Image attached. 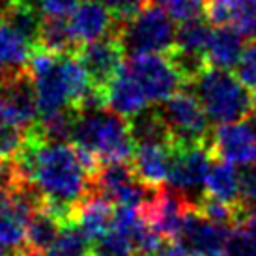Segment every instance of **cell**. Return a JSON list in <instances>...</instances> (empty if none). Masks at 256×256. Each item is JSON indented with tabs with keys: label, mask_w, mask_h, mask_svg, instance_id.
<instances>
[{
	"label": "cell",
	"mask_w": 256,
	"mask_h": 256,
	"mask_svg": "<svg viewBox=\"0 0 256 256\" xmlns=\"http://www.w3.org/2000/svg\"><path fill=\"white\" fill-rule=\"evenodd\" d=\"M252 110L256 112V92L252 94Z\"/></svg>",
	"instance_id": "74e56055"
},
{
	"label": "cell",
	"mask_w": 256,
	"mask_h": 256,
	"mask_svg": "<svg viewBox=\"0 0 256 256\" xmlns=\"http://www.w3.org/2000/svg\"><path fill=\"white\" fill-rule=\"evenodd\" d=\"M178 30L172 17L161 6L146 4L135 15L120 21L118 40L128 56L163 54L176 45Z\"/></svg>",
	"instance_id": "277c9868"
},
{
	"label": "cell",
	"mask_w": 256,
	"mask_h": 256,
	"mask_svg": "<svg viewBox=\"0 0 256 256\" xmlns=\"http://www.w3.org/2000/svg\"><path fill=\"white\" fill-rule=\"evenodd\" d=\"M247 234L256 242V204L254 206H245V212H243V217L240 220V224Z\"/></svg>",
	"instance_id": "1f68e13d"
},
{
	"label": "cell",
	"mask_w": 256,
	"mask_h": 256,
	"mask_svg": "<svg viewBox=\"0 0 256 256\" xmlns=\"http://www.w3.org/2000/svg\"><path fill=\"white\" fill-rule=\"evenodd\" d=\"M94 254L96 256H136L135 245L126 234L118 230L108 232L101 240L94 242Z\"/></svg>",
	"instance_id": "d4e9b609"
},
{
	"label": "cell",
	"mask_w": 256,
	"mask_h": 256,
	"mask_svg": "<svg viewBox=\"0 0 256 256\" xmlns=\"http://www.w3.org/2000/svg\"><path fill=\"white\" fill-rule=\"evenodd\" d=\"M172 144H140L136 146L131 166L144 185L159 189L168 182Z\"/></svg>",
	"instance_id": "4fadbf2b"
},
{
	"label": "cell",
	"mask_w": 256,
	"mask_h": 256,
	"mask_svg": "<svg viewBox=\"0 0 256 256\" xmlns=\"http://www.w3.org/2000/svg\"><path fill=\"white\" fill-rule=\"evenodd\" d=\"M34 45L10 22L0 21V72L26 68Z\"/></svg>",
	"instance_id": "d6986e66"
},
{
	"label": "cell",
	"mask_w": 256,
	"mask_h": 256,
	"mask_svg": "<svg viewBox=\"0 0 256 256\" xmlns=\"http://www.w3.org/2000/svg\"><path fill=\"white\" fill-rule=\"evenodd\" d=\"M243 36L232 26H220L212 32L208 45V62L210 68L230 72L238 68L243 54Z\"/></svg>",
	"instance_id": "2e32d148"
},
{
	"label": "cell",
	"mask_w": 256,
	"mask_h": 256,
	"mask_svg": "<svg viewBox=\"0 0 256 256\" xmlns=\"http://www.w3.org/2000/svg\"><path fill=\"white\" fill-rule=\"evenodd\" d=\"M68 24L77 47L100 42L105 38L118 36V30H120V21L112 10L98 0L80 2L75 14L68 19Z\"/></svg>",
	"instance_id": "8fae6325"
},
{
	"label": "cell",
	"mask_w": 256,
	"mask_h": 256,
	"mask_svg": "<svg viewBox=\"0 0 256 256\" xmlns=\"http://www.w3.org/2000/svg\"><path fill=\"white\" fill-rule=\"evenodd\" d=\"M206 196L226 204H243L240 189V170L234 164L215 159L206 178Z\"/></svg>",
	"instance_id": "ac0fdd59"
},
{
	"label": "cell",
	"mask_w": 256,
	"mask_h": 256,
	"mask_svg": "<svg viewBox=\"0 0 256 256\" xmlns=\"http://www.w3.org/2000/svg\"><path fill=\"white\" fill-rule=\"evenodd\" d=\"M4 8H6V0H0V21H2V15H4Z\"/></svg>",
	"instance_id": "d590c367"
},
{
	"label": "cell",
	"mask_w": 256,
	"mask_h": 256,
	"mask_svg": "<svg viewBox=\"0 0 256 256\" xmlns=\"http://www.w3.org/2000/svg\"><path fill=\"white\" fill-rule=\"evenodd\" d=\"M224 252L226 256H256V242L242 226H234L228 234Z\"/></svg>",
	"instance_id": "83f0119b"
},
{
	"label": "cell",
	"mask_w": 256,
	"mask_h": 256,
	"mask_svg": "<svg viewBox=\"0 0 256 256\" xmlns=\"http://www.w3.org/2000/svg\"><path fill=\"white\" fill-rule=\"evenodd\" d=\"M210 144H172L168 184L174 191L198 206L206 196V178L212 166Z\"/></svg>",
	"instance_id": "52a82bcc"
},
{
	"label": "cell",
	"mask_w": 256,
	"mask_h": 256,
	"mask_svg": "<svg viewBox=\"0 0 256 256\" xmlns=\"http://www.w3.org/2000/svg\"><path fill=\"white\" fill-rule=\"evenodd\" d=\"M166 128L172 135V144H210V118L192 90H180L170 100L159 105Z\"/></svg>",
	"instance_id": "8992f818"
},
{
	"label": "cell",
	"mask_w": 256,
	"mask_h": 256,
	"mask_svg": "<svg viewBox=\"0 0 256 256\" xmlns=\"http://www.w3.org/2000/svg\"><path fill=\"white\" fill-rule=\"evenodd\" d=\"M164 12L170 15L174 22H189L200 19L202 0H164Z\"/></svg>",
	"instance_id": "4316f807"
},
{
	"label": "cell",
	"mask_w": 256,
	"mask_h": 256,
	"mask_svg": "<svg viewBox=\"0 0 256 256\" xmlns=\"http://www.w3.org/2000/svg\"><path fill=\"white\" fill-rule=\"evenodd\" d=\"M88 256H96V254H88Z\"/></svg>",
	"instance_id": "60d3db41"
},
{
	"label": "cell",
	"mask_w": 256,
	"mask_h": 256,
	"mask_svg": "<svg viewBox=\"0 0 256 256\" xmlns=\"http://www.w3.org/2000/svg\"><path fill=\"white\" fill-rule=\"evenodd\" d=\"M0 256H12V254H10V252L4 249V247H0Z\"/></svg>",
	"instance_id": "8d00e7d4"
},
{
	"label": "cell",
	"mask_w": 256,
	"mask_h": 256,
	"mask_svg": "<svg viewBox=\"0 0 256 256\" xmlns=\"http://www.w3.org/2000/svg\"><path fill=\"white\" fill-rule=\"evenodd\" d=\"M17 180L30 182L45 198V206L64 222H72L80 200L92 192V174L72 142H49L36 128L21 154L8 161Z\"/></svg>",
	"instance_id": "6da1fadb"
},
{
	"label": "cell",
	"mask_w": 256,
	"mask_h": 256,
	"mask_svg": "<svg viewBox=\"0 0 256 256\" xmlns=\"http://www.w3.org/2000/svg\"><path fill=\"white\" fill-rule=\"evenodd\" d=\"M77 43L72 36L68 21H52L43 19L36 49H43L52 54H70Z\"/></svg>",
	"instance_id": "7402d4cb"
},
{
	"label": "cell",
	"mask_w": 256,
	"mask_h": 256,
	"mask_svg": "<svg viewBox=\"0 0 256 256\" xmlns=\"http://www.w3.org/2000/svg\"><path fill=\"white\" fill-rule=\"evenodd\" d=\"M38 122L40 107L28 66L0 72V124L30 133Z\"/></svg>",
	"instance_id": "5b68a950"
},
{
	"label": "cell",
	"mask_w": 256,
	"mask_h": 256,
	"mask_svg": "<svg viewBox=\"0 0 256 256\" xmlns=\"http://www.w3.org/2000/svg\"><path fill=\"white\" fill-rule=\"evenodd\" d=\"M210 256H226V252H222V250H220V252H215V254H210Z\"/></svg>",
	"instance_id": "f35d334b"
},
{
	"label": "cell",
	"mask_w": 256,
	"mask_h": 256,
	"mask_svg": "<svg viewBox=\"0 0 256 256\" xmlns=\"http://www.w3.org/2000/svg\"><path fill=\"white\" fill-rule=\"evenodd\" d=\"M210 148L215 159L234 166L256 164V135L247 122L217 126L212 133Z\"/></svg>",
	"instance_id": "30bf717a"
},
{
	"label": "cell",
	"mask_w": 256,
	"mask_h": 256,
	"mask_svg": "<svg viewBox=\"0 0 256 256\" xmlns=\"http://www.w3.org/2000/svg\"><path fill=\"white\" fill-rule=\"evenodd\" d=\"M146 4H152V6H161L163 8V4H164V0H144Z\"/></svg>",
	"instance_id": "836d02e7"
},
{
	"label": "cell",
	"mask_w": 256,
	"mask_h": 256,
	"mask_svg": "<svg viewBox=\"0 0 256 256\" xmlns=\"http://www.w3.org/2000/svg\"><path fill=\"white\" fill-rule=\"evenodd\" d=\"M19 256H36V254H32V252H28V250H26L24 254H19Z\"/></svg>",
	"instance_id": "ab89813d"
},
{
	"label": "cell",
	"mask_w": 256,
	"mask_h": 256,
	"mask_svg": "<svg viewBox=\"0 0 256 256\" xmlns=\"http://www.w3.org/2000/svg\"><path fill=\"white\" fill-rule=\"evenodd\" d=\"M78 4L80 0H36V8L42 19H52V21L70 19Z\"/></svg>",
	"instance_id": "484cf974"
},
{
	"label": "cell",
	"mask_w": 256,
	"mask_h": 256,
	"mask_svg": "<svg viewBox=\"0 0 256 256\" xmlns=\"http://www.w3.org/2000/svg\"><path fill=\"white\" fill-rule=\"evenodd\" d=\"M156 256H191L178 242H166Z\"/></svg>",
	"instance_id": "d6a6232c"
},
{
	"label": "cell",
	"mask_w": 256,
	"mask_h": 256,
	"mask_svg": "<svg viewBox=\"0 0 256 256\" xmlns=\"http://www.w3.org/2000/svg\"><path fill=\"white\" fill-rule=\"evenodd\" d=\"M124 72L133 77L150 105L164 103L180 92V86L185 84L184 77L172 64L170 56L163 54L129 56L124 62Z\"/></svg>",
	"instance_id": "ba28073f"
},
{
	"label": "cell",
	"mask_w": 256,
	"mask_h": 256,
	"mask_svg": "<svg viewBox=\"0 0 256 256\" xmlns=\"http://www.w3.org/2000/svg\"><path fill=\"white\" fill-rule=\"evenodd\" d=\"M240 189H242V202L245 206L256 204V164L243 166L240 170Z\"/></svg>",
	"instance_id": "f546056e"
},
{
	"label": "cell",
	"mask_w": 256,
	"mask_h": 256,
	"mask_svg": "<svg viewBox=\"0 0 256 256\" xmlns=\"http://www.w3.org/2000/svg\"><path fill=\"white\" fill-rule=\"evenodd\" d=\"M72 144L88 150L101 164L129 163L136 150L129 122L107 107L75 110Z\"/></svg>",
	"instance_id": "7a4b0ae2"
},
{
	"label": "cell",
	"mask_w": 256,
	"mask_h": 256,
	"mask_svg": "<svg viewBox=\"0 0 256 256\" xmlns=\"http://www.w3.org/2000/svg\"><path fill=\"white\" fill-rule=\"evenodd\" d=\"M105 105L108 110H112L114 114L126 120H131L146 107H152L144 92L138 88L133 77L124 72V68L105 90Z\"/></svg>",
	"instance_id": "9a60e30c"
},
{
	"label": "cell",
	"mask_w": 256,
	"mask_h": 256,
	"mask_svg": "<svg viewBox=\"0 0 256 256\" xmlns=\"http://www.w3.org/2000/svg\"><path fill=\"white\" fill-rule=\"evenodd\" d=\"M92 240L75 224V222H66L56 242L50 245V249L43 256H88Z\"/></svg>",
	"instance_id": "603a6c76"
},
{
	"label": "cell",
	"mask_w": 256,
	"mask_h": 256,
	"mask_svg": "<svg viewBox=\"0 0 256 256\" xmlns=\"http://www.w3.org/2000/svg\"><path fill=\"white\" fill-rule=\"evenodd\" d=\"M230 26L243 38L256 40V0H228Z\"/></svg>",
	"instance_id": "cb8c5ba5"
},
{
	"label": "cell",
	"mask_w": 256,
	"mask_h": 256,
	"mask_svg": "<svg viewBox=\"0 0 256 256\" xmlns=\"http://www.w3.org/2000/svg\"><path fill=\"white\" fill-rule=\"evenodd\" d=\"M230 230L232 228L208 220L196 208H191L185 215L176 242L191 256H210L224 249Z\"/></svg>",
	"instance_id": "7c38bea8"
},
{
	"label": "cell",
	"mask_w": 256,
	"mask_h": 256,
	"mask_svg": "<svg viewBox=\"0 0 256 256\" xmlns=\"http://www.w3.org/2000/svg\"><path fill=\"white\" fill-rule=\"evenodd\" d=\"M114 12L118 21H126L131 15H135L142 6H146L144 0H98Z\"/></svg>",
	"instance_id": "4dcf8cb0"
},
{
	"label": "cell",
	"mask_w": 256,
	"mask_h": 256,
	"mask_svg": "<svg viewBox=\"0 0 256 256\" xmlns=\"http://www.w3.org/2000/svg\"><path fill=\"white\" fill-rule=\"evenodd\" d=\"M189 86L212 124H236L252 114V94L230 72L210 68Z\"/></svg>",
	"instance_id": "3957f363"
},
{
	"label": "cell",
	"mask_w": 256,
	"mask_h": 256,
	"mask_svg": "<svg viewBox=\"0 0 256 256\" xmlns=\"http://www.w3.org/2000/svg\"><path fill=\"white\" fill-rule=\"evenodd\" d=\"M4 185V163L0 161V187Z\"/></svg>",
	"instance_id": "e575fe53"
},
{
	"label": "cell",
	"mask_w": 256,
	"mask_h": 256,
	"mask_svg": "<svg viewBox=\"0 0 256 256\" xmlns=\"http://www.w3.org/2000/svg\"><path fill=\"white\" fill-rule=\"evenodd\" d=\"M124 54L126 52L118 36H112L88 45H80L75 56L84 68L94 88L105 92L107 86L112 82V78L124 68Z\"/></svg>",
	"instance_id": "9c48e42d"
},
{
	"label": "cell",
	"mask_w": 256,
	"mask_h": 256,
	"mask_svg": "<svg viewBox=\"0 0 256 256\" xmlns=\"http://www.w3.org/2000/svg\"><path fill=\"white\" fill-rule=\"evenodd\" d=\"M214 30L208 26L206 21L194 19V21L180 24L178 34H176V45L170 52L180 56L198 58L208 62V45ZM210 64V62H208Z\"/></svg>",
	"instance_id": "ffe728a7"
},
{
	"label": "cell",
	"mask_w": 256,
	"mask_h": 256,
	"mask_svg": "<svg viewBox=\"0 0 256 256\" xmlns=\"http://www.w3.org/2000/svg\"><path fill=\"white\" fill-rule=\"evenodd\" d=\"M236 77L240 78L249 90L256 92V40L243 50L242 60L236 68Z\"/></svg>",
	"instance_id": "f1b7e54d"
},
{
	"label": "cell",
	"mask_w": 256,
	"mask_h": 256,
	"mask_svg": "<svg viewBox=\"0 0 256 256\" xmlns=\"http://www.w3.org/2000/svg\"><path fill=\"white\" fill-rule=\"evenodd\" d=\"M66 222L47 206L40 208L30 215L26 222V245L28 252L36 256H43L50 249V245L56 242L60 230Z\"/></svg>",
	"instance_id": "e0dca14e"
},
{
	"label": "cell",
	"mask_w": 256,
	"mask_h": 256,
	"mask_svg": "<svg viewBox=\"0 0 256 256\" xmlns=\"http://www.w3.org/2000/svg\"><path fill=\"white\" fill-rule=\"evenodd\" d=\"M114 215H116V210L110 200L98 192H90L84 200H80L75 206L73 222L94 243L114 230Z\"/></svg>",
	"instance_id": "5bb4252c"
},
{
	"label": "cell",
	"mask_w": 256,
	"mask_h": 256,
	"mask_svg": "<svg viewBox=\"0 0 256 256\" xmlns=\"http://www.w3.org/2000/svg\"><path fill=\"white\" fill-rule=\"evenodd\" d=\"M131 135L136 146L140 144H172V135L157 107L144 108L129 120Z\"/></svg>",
	"instance_id": "44dd1931"
}]
</instances>
